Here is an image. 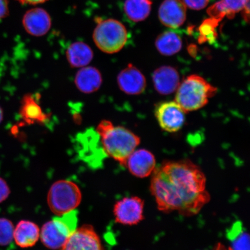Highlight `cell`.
I'll return each mask as SVG.
<instances>
[{
    "label": "cell",
    "mask_w": 250,
    "mask_h": 250,
    "mask_svg": "<svg viewBox=\"0 0 250 250\" xmlns=\"http://www.w3.org/2000/svg\"><path fill=\"white\" fill-rule=\"evenodd\" d=\"M40 238V228L32 221L21 220L14 228L15 242L21 248H31L36 245Z\"/></svg>",
    "instance_id": "cell-16"
},
{
    "label": "cell",
    "mask_w": 250,
    "mask_h": 250,
    "mask_svg": "<svg viewBox=\"0 0 250 250\" xmlns=\"http://www.w3.org/2000/svg\"><path fill=\"white\" fill-rule=\"evenodd\" d=\"M65 56L68 63L73 68L87 66L93 59V52L87 43L77 42L68 47Z\"/></svg>",
    "instance_id": "cell-18"
},
{
    "label": "cell",
    "mask_w": 250,
    "mask_h": 250,
    "mask_svg": "<svg viewBox=\"0 0 250 250\" xmlns=\"http://www.w3.org/2000/svg\"><path fill=\"white\" fill-rule=\"evenodd\" d=\"M182 40L173 31H165L156 39L155 46L160 54L164 56H173L182 48Z\"/></svg>",
    "instance_id": "cell-19"
},
{
    "label": "cell",
    "mask_w": 250,
    "mask_h": 250,
    "mask_svg": "<svg viewBox=\"0 0 250 250\" xmlns=\"http://www.w3.org/2000/svg\"><path fill=\"white\" fill-rule=\"evenodd\" d=\"M117 83L122 91L130 95H139L146 87L145 76L132 64L128 65L119 73Z\"/></svg>",
    "instance_id": "cell-12"
},
{
    "label": "cell",
    "mask_w": 250,
    "mask_h": 250,
    "mask_svg": "<svg viewBox=\"0 0 250 250\" xmlns=\"http://www.w3.org/2000/svg\"><path fill=\"white\" fill-rule=\"evenodd\" d=\"M96 132L106 155L126 167L128 158L140 145V137L126 128L114 126L107 120L99 124Z\"/></svg>",
    "instance_id": "cell-2"
},
{
    "label": "cell",
    "mask_w": 250,
    "mask_h": 250,
    "mask_svg": "<svg viewBox=\"0 0 250 250\" xmlns=\"http://www.w3.org/2000/svg\"><path fill=\"white\" fill-rule=\"evenodd\" d=\"M152 81L156 91L165 95L176 91L180 83L177 70L168 65H164L155 70L152 74Z\"/></svg>",
    "instance_id": "cell-14"
},
{
    "label": "cell",
    "mask_w": 250,
    "mask_h": 250,
    "mask_svg": "<svg viewBox=\"0 0 250 250\" xmlns=\"http://www.w3.org/2000/svg\"><path fill=\"white\" fill-rule=\"evenodd\" d=\"M82 200L79 187L73 181L59 180L50 188L47 203L56 215H61L76 210Z\"/></svg>",
    "instance_id": "cell-6"
},
{
    "label": "cell",
    "mask_w": 250,
    "mask_h": 250,
    "mask_svg": "<svg viewBox=\"0 0 250 250\" xmlns=\"http://www.w3.org/2000/svg\"><path fill=\"white\" fill-rule=\"evenodd\" d=\"M59 250H104L101 239L89 225L77 229Z\"/></svg>",
    "instance_id": "cell-9"
},
{
    "label": "cell",
    "mask_w": 250,
    "mask_h": 250,
    "mask_svg": "<svg viewBox=\"0 0 250 250\" xmlns=\"http://www.w3.org/2000/svg\"><path fill=\"white\" fill-rule=\"evenodd\" d=\"M215 250H232L230 248H227L226 246L222 245L221 243H218Z\"/></svg>",
    "instance_id": "cell-28"
},
{
    "label": "cell",
    "mask_w": 250,
    "mask_h": 250,
    "mask_svg": "<svg viewBox=\"0 0 250 250\" xmlns=\"http://www.w3.org/2000/svg\"><path fill=\"white\" fill-rule=\"evenodd\" d=\"M144 201L139 197L125 198L115 203L114 215L117 223L134 226L143 220Z\"/></svg>",
    "instance_id": "cell-8"
},
{
    "label": "cell",
    "mask_w": 250,
    "mask_h": 250,
    "mask_svg": "<svg viewBox=\"0 0 250 250\" xmlns=\"http://www.w3.org/2000/svg\"><path fill=\"white\" fill-rule=\"evenodd\" d=\"M186 7L193 10H201L208 5L209 0H183Z\"/></svg>",
    "instance_id": "cell-24"
},
{
    "label": "cell",
    "mask_w": 250,
    "mask_h": 250,
    "mask_svg": "<svg viewBox=\"0 0 250 250\" xmlns=\"http://www.w3.org/2000/svg\"><path fill=\"white\" fill-rule=\"evenodd\" d=\"M9 15L7 0H0V20L5 18Z\"/></svg>",
    "instance_id": "cell-26"
},
{
    "label": "cell",
    "mask_w": 250,
    "mask_h": 250,
    "mask_svg": "<svg viewBox=\"0 0 250 250\" xmlns=\"http://www.w3.org/2000/svg\"><path fill=\"white\" fill-rule=\"evenodd\" d=\"M152 173L150 190L161 211L192 216L210 201L204 173L188 159L164 162Z\"/></svg>",
    "instance_id": "cell-1"
},
{
    "label": "cell",
    "mask_w": 250,
    "mask_h": 250,
    "mask_svg": "<svg viewBox=\"0 0 250 250\" xmlns=\"http://www.w3.org/2000/svg\"><path fill=\"white\" fill-rule=\"evenodd\" d=\"M23 25L25 30L30 35L42 37L45 35L51 29V18L44 9H31L24 15Z\"/></svg>",
    "instance_id": "cell-11"
},
{
    "label": "cell",
    "mask_w": 250,
    "mask_h": 250,
    "mask_svg": "<svg viewBox=\"0 0 250 250\" xmlns=\"http://www.w3.org/2000/svg\"><path fill=\"white\" fill-rule=\"evenodd\" d=\"M3 117H4V114H3V111L1 107H0V124L2 123L3 120Z\"/></svg>",
    "instance_id": "cell-29"
},
{
    "label": "cell",
    "mask_w": 250,
    "mask_h": 250,
    "mask_svg": "<svg viewBox=\"0 0 250 250\" xmlns=\"http://www.w3.org/2000/svg\"><path fill=\"white\" fill-rule=\"evenodd\" d=\"M78 212L74 210L56 215L47 222L40 231L43 245L51 250H59L77 229Z\"/></svg>",
    "instance_id": "cell-4"
},
{
    "label": "cell",
    "mask_w": 250,
    "mask_h": 250,
    "mask_svg": "<svg viewBox=\"0 0 250 250\" xmlns=\"http://www.w3.org/2000/svg\"><path fill=\"white\" fill-rule=\"evenodd\" d=\"M22 4L37 5L49 1V0H17Z\"/></svg>",
    "instance_id": "cell-27"
},
{
    "label": "cell",
    "mask_w": 250,
    "mask_h": 250,
    "mask_svg": "<svg viewBox=\"0 0 250 250\" xmlns=\"http://www.w3.org/2000/svg\"><path fill=\"white\" fill-rule=\"evenodd\" d=\"M10 188L6 181L0 177V203L4 202L10 195Z\"/></svg>",
    "instance_id": "cell-25"
},
{
    "label": "cell",
    "mask_w": 250,
    "mask_h": 250,
    "mask_svg": "<svg viewBox=\"0 0 250 250\" xmlns=\"http://www.w3.org/2000/svg\"><path fill=\"white\" fill-rule=\"evenodd\" d=\"M155 116L162 129L170 133L176 132L183 127L185 114L176 102H165L156 107Z\"/></svg>",
    "instance_id": "cell-7"
},
{
    "label": "cell",
    "mask_w": 250,
    "mask_h": 250,
    "mask_svg": "<svg viewBox=\"0 0 250 250\" xmlns=\"http://www.w3.org/2000/svg\"><path fill=\"white\" fill-rule=\"evenodd\" d=\"M231 242L232 250H250L249 234L243 230L242 224L237 223L234 225L228 234Z\"/></svg>",
    "instance_id": "cell-21"
},
{
    "label": "cell",
    "mask_w": 250,
    "mask_h": 250,
    "mask_svg": "<svg viewBox=\"0 0 250 250\" xmlns=\"http://www.w3.org/2000/svg\"><path fill=\"white\" fill-rule=\"evenodd\" d=\"M187 8L182 0H165L159 9V20L165 26L176 29L186 20Z\"/></svg>",
    "instance_id": "cell-10"
},
{
    "label": "cell",
    "mask_w": 250,
    "mask_h": 250,
    "mask_svg": "<svg viewBox=\"0 0 250 250\" xmlns=\"http://www.w3.org/2000/svg\"><path fill=\"white\" fill-rule=\"evenodd\" d=\"M156 166L155 156L145 149L134 151L128 158L126 167L133 176L145 178L151 175Z\"/></svg>",
    "instance_id": "cell-13"
},
{
    "label": "cell",
    "mask_w": 250,
    "mask_h": 250,
    "mask_svg": "<svg viewBox=\"0 0 250 250\" xmlns=\"http://www.w3.org/2000/svg\"><path fill=\"white\" fill-rule=\"evenodd\" d=\"M249 2V0H222L220 2L229 18H232L234 14L243 10Z\"/></svg>",
    "instance_id": "cell-23"
},
{
    "label": "cell",
    "mask_w": 250,
    "mask_h": 250,
    "mask_svg": "<svg viewBox=\"0 0 250 250\" xmlns=\"http://www.w3.org/2000/svg\"><path fill=\"white\" fill-rule=\"evenodd\" d=\"M103 78L101 72L95 67L85 66L78 71L74 78L75 85L81 92L90 94L101 88Z\"/></svg>",
    "instance_id": "cell-15"
},
{
    "label": "cell",
    "mask_w": 250,
    "mask_h": 250,
    "mask_svg": "<svg viewBox=\"0 0 250 250\" xmlns=\"http://www.w3.org/2000/svg\"><path fill=\"white\" fill-rule=\"evenodd\" d=\"M20 114L24 123L29 125L43 124L48 118L36 98L31 94L24 96L21 102Z\"/></svg>",
    "instance_id": "cell-17"
},
{
    "label": "cell",
    "mask_w": 250,
    "mask_h": 250,
    "mask_svg": "<svg viewBox=\"0 0 250 250\" xmlns=\"http://www.w3.org/2000/svg\"><path fill=\"white\" fill-rule=\"evenodd\" d=\"M94 42L101 51L113 54L123 49L127 40V31L124 25L114 19L102 20L93 33Z\"/></svg>",
    "instance_id": "cell-5"
},
{
    "label": "cell",
    "mask_w": 250,
    "mask_h": 250,
    "mask_svg": "<svg viewBox=\"0 0 250 250\" xmlns=\"http://www.w3.org/2000/svg\"><path fill=\"white\" fill-rule=\"evenodd\" d=\"M151 5L150 0H126L124 11L129 20L138 22L147 18L151 10Z\"/></svg>",
    "instance_id": "cell-20"
},
{
    "label": "cell",
    "mask_w": 250,
    "mask_h": 250,
    "mask_svg": "<svg viewBox=\"0 0 250 250\" xmlns=\"http://www.w3.org/2000/svg\"><path fill=\"white\" fill-rule=\"evenodd\" d=\"M217 87L198 75L187 77L177 89L175 102L185 112L201 109L217 93Z\"/></svg>",
    "instance_id": "cell-3"
},
{
    "label": "cell",
    "mask_w": 250,
    "mask_h": 250,
    "mask_svg": "<svg viewBox=\"0 0 250 250\" xmlns=\"http://www.w3.org/2000/svg\"><path fill=\"white\" fill-rule=\"evenodd\" d=\"M14 226L6 218H0V246H8L14 239Z\"/></svg>",
    "instance_id": "cell-22"
}]
</instances>
